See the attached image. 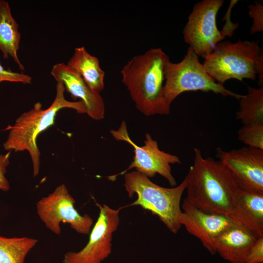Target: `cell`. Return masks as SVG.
<instances>
[{"mask_svg":"<svg viewBox=\"0 0 263 263\" xmlns=\"http://www.w3.org/2000/svg\"><path fill=\"white\" fill-rule=\"evenodd\" d=\"M256 75L258 76V83L260 87H263V52H262L255 65Z\"/></svg>","mask_w":263,"mask_h":263,"instance_id":"obj_25","label":"cell"},{"mask_svg":"<svg viewBox=\"0 0 263 263\" xmlns=\"http://www.w3.org/2000/svg\"><path fill=\"white\" fill-rule=\"evenodd\" d=\"M169 61L161 48H151L132 57L120 71L136 108L146 116L170 113L164 96L165 68Z\"/></svg>","mask_w":263,"mask_h":263,"instance_id":"obj_2","label":"cell"},{"mask_svg":"<svg viewBox=\"0 0 263 263\" xmlns=\"http://www.w3.org/2000/svg\"><path fill=\"white\" fill-rule=\"evenodd\" d=\"M65 91L62 83L57 81L56 96L50 107L43 110L41 103L37 102L32 109L21 114L13 126L9 125L5 129L9 133L3 144L4 150L15 152L27 150L31 158L34 177L38 174L40 168V152L37 143L38 137L54 124L59 111L69 108L79 113H87L83 102L67 100L64 96Z\"/></svg>","mask_w":263,"mask_h":263,"instance_id":"obj_3","label":"cell"},{"mask_svg":"<svg viewBox=\"0 0 263 263\" xmlns=\"http://www.w3.org/2000/svg\"><path fill=\"white\" fill-rule=\"evenodd\" d=\"M75 202L66 186L61 184L36 203L37 213L46 228L56 235L61 233V223L69 224L77 233L89 235L94 220L88 214L81 215L75 207Z\"/></svg>","mask_w":263,"mask_h":263,"instance_id":"obj_9","label":"cell"},{"mask_svg":"<svg viewBox=\"0 0 263 263\" xmlns=\"http://www.w3.org/2000/svg\"><path fill=\"white\" fill-rule=\"evenodd\" d=\"M56 81L62 83L65 91L74 98H79L85 105L87 114L92 119L104 118L105 103L99 93L93 91L82 77L66 64L58 63L53 66L50 72Z\"/></svg>","mask_w":263,"mask_h":263,"instance_id":"obj_13","label":"cell"},{"mask_svg":"<svg viewBox=\"0 0 263 263\" xmlns=\"http://www.w3.org/2000/svg\"><path fill=\"white\" fill-rule=\"evenodd\" d=\"M200 91L212 92L222 96L234 97L238 100L242 95L226 89L217 83L206 72L198 56L189 47L183 59L178 63L169 61L165 68L164 96L170 105L183 93Z\"/></svg>","mask_w":263,"mask_h":263,"instance_id":"obj_6","label":"cell"},{"mask_svg":"<svg viewBox=\"0 0 263 263\" xmlns=\"http://www.w3.org/2000/svg\"><path fill=\"white\" fill-rule=\"evenodd\" d=\"M248 15L253 19V24L250 29V34L263 31V5L259 1H255L254 4L248 5Z\"/></svg>","mask_w":263,"mask_h":263,"instance_id":"obj_21","label":"cell"},{"mask_svg":"<svg viewBox=\"0 0 263 263\" xmlns=\"http://www.w3.org/2000/svg\"><path fill=\"white\" fill-rule=\"evenodd\" d=\"M240 109L236 118L243 125L263 124V87H247V93L239 100Z\"/></svg>","mask_w":263,"mask_h":263,"instance_id":"obj_18","label":"cell"},{"mask_svg":"<svg viewBox=\"0 0 263 263\" xmlns=\"http://www.w3.org/2000/svg\"><path fill=\"white\" fill-rule=\"evenodd\" d=\"M257 239L244 226L235 224L218 237L215 243L216 252L231 263H245Z\"/></svg>","mask_w":263,"mask_h":263,"instance_id":"obj_14","label":"cell"},{"mask_svg":"<svg viewBox=\"0 0 263 263\" xmlns=\"http://www.w3.org/2000/svg\"><path fill=\"white\" fill-rule=\"evenodd\" d=\"M19 24L13 18L9 3L0 0V51L3 58H12L19 69L23 71L24 67L18 55L21 38Z\"/></svg>","mask_w":263,"mask_h":263,"instance_id":"obj_16","label":"cell"},{"mask_svg":"<svg viewBox=\"0 0 263 263\" xmlns=\"http://www.w3.org/2000/svg\"><path fill=\"white\" fill-rule=\"evenodd\" d=\"M124 175V186L129 197L137 196L136 200L129 206H139L150 211L157 215L171 232L177 233L181 226L180 203L186 189V179L179 186L167 188L155 184L136 170Z\"/></svg>","mask_w":263,"mask_h":263,"instance_id":"obj_4","label":"cell"},{"mask_svg":"<svg viewBox=\"0 0 263 263\" xmlns=\"http://www.w3.org/2000/svg\"><path fill=\"white\" fill-rule=\"evenodd\" d=\"M10 153L11 151H8L4 154H0V190L3 191H8L10 189V184L5 174L9 164Z\"/></svg>","mask_w":263,"mask_h":263,"instance_id":"obj_24","label":"cell"},{"mask_svg":"<svg viewBox=\"0 0 263 263\" xmlns=\"http://www.w3.org/2000/svg\"><path fill=\"white\" fill-rule=\"evenodd\" d=\"M110 132L115 140L124 141L130 144L133 148L134 155L128 169L117 174L109 176L108 179L114 181L117 176L124 175L134 168L136 171L149 178L159 174L165 178L171 187L176 186V181L171 173L170 164L181 163L177 156L160 150L157 142L148 133L146 134L144 145H137L130 137L124 121L117 130H112Z\"/></svg>","mask_w":263,"mask_h":263,"instance_id":"obj_8","label":"cell"},{"mask_svg":"<svg viewBox=\"0 0 263 263\" xmlns=\"http://www.w3.org/2000/svg\"><path fill=\"white\" fill-rule=\"evenodd\" d=\"M238 139L248 147L263 150V124L243 125L238 131Z\"/></svg>","mask_w":263,"mask_h":263,"instance_id":"obj_20","label":"cell"},{"mask_svg":"<svg viewBox=\"0 0 263 263\" xmlns=\"http://www.w3.org/2000/svg\"><path fill=\"white\" fill-rule=\"evenodd\" d=\"M38 240L28 237H6L0 235V263H24Z\"/></svg>","mask_w":263,"mask_h":263,"instance_id":"obj_19","label":"cell"},{"mask_svg":"<svg viewBox=\"0 0 263 263\" xmlns=\"http://www.w3.org/2000/svg\"><path fill=\"white\" fill-rule=\"evenodd\" d=\"M259 43L258 40L221 41L204 58L203 65L209 76L221 85L230 79L255 80V65L263 52Z\"/></svg>","mask_w":263,"mask_h":263,"instance_id":"obj_5","label":"cell"},{"mask_svg":"<svg viewBox=\"0 0 263 263\" xmlns=\"http://www.w3.org/2000/svg\"><path fill=\"white\" fill-rule=\"evenodd\" d=\"M245 263H263V237L257 238L247 256Z\"/></svg>","mask_w":263,"mask_h":263,"instance_id":"obj_23","label":"cell"},{"mask_svg":"<svg viewBox=\"0 0 263 263\" xmlns=\"http://www.w3.org/2000/svg\"><path fill=\"white\" fill-rule=\"evenodd\" d=\"M193 151V163L185 178V199L204 212L225 215L234 220L240 189L231 172L220 161L204 158L199 149L194 148Z\"/></svg>","mask_w":263,"mask_h":263,"instance_id":"obj_1","label":"cell"},{"mask_svg":"<svg viewBox=\"0 0 263 263\" xmlns=\"http://www.w3.org/2000/svg\"><path fill=\"white\" fill-rule=\"evenodd\" d=\"M223 3V0H203L194 5L188 18L184 40L198 56L205 58L225 36H232L227 28L219 31L217 26V15Z\"/></svg>","mask_w":263,"mask_h":263,"instance_id":"obj_7","label":"cell"},{"mask_svg":"<svg viewBox=\"0 0 263 263\" xmlns=\"http://www.w3.org/2000/svg\"><path fill=\"white\" fill-rule=\"evenodd\" d=\"M216 156L240 189L263 194V150L248 146L228 151L217 148Z\"/></svg>","mask_w":263,"mask_h":263,"instance_id":"obj_11","label":"cell"},{"mask_svg":"<svg viewBox=\"0 0 263 263\" xmlns=\"http://www.w3.org/2000/svg\"><path fill=\"white\" fill-rule=\"evenodd\" d=\"M66 65L78 73L94 92L100 94L104 89L105 72L98 59L89 54L84 47L75 48Z\"/></svg>","mask_w":263,"mask_h":263,"instance_id":"obj_17","label":"cell"},{"mask_svg":"<svg viewBox=\"0 0 263 263\" xmlns=\"http://www.w3.org/2000/svg\"><path fill=\"white\" fill-rule=\"evenodd\" d=\"M98 217L89 234V241L78 251H69L64 255L63 263H102L111 254L113 233L120 223L119 212L123 208L113 209L96 203Z\"/></svg>","mask_w":263,"mask_h":263,"instance_id":"obj_10","label":"cell"},{"mask_svg":"<svg viewBox=\"0 0 263 263\" xmlns=\"http://www.w3.org/2000/svg\"><path fill=\"white\" fill-rule=\"evenodd\" d=\"M234 220L256 238L263 237V194L240 189Z\"/></svg>","mask_w":263,"mask_h":263,"instance_id":"obj_15","label":"cell"},{"mask_svg":"<svg viewBox=\"0 0 263 263\" xmlns=\"http://www.w3.org/2000/svg\"><path fill=\"white\" fill-rule=\"evenodd\" d=\"M32 78L31 76L23 72H13L10 69H6L0 62V83L4 81L21 83L30 84Z\"/></svg>","mask_w":263,"mask_h":263,"instance_id":"obj_22","label":"cell"},{"mask_svg":"<svg viewBox=\"0 0 263 263\" xmlns=\"http://www.w3.org/2000/svg\"><path fill=\"white\" fill-rule=\"evenodd\" d=\"M181 209V225H183L189 234L198 239L213 255L216 253L215 243L218 237L228 228L239 224L226 216L204 212L185 199Z\"/></svg>","mask_w":263,"mask_h":263,"instance_id":"obj_12","label":"cell"}]
</instances>
